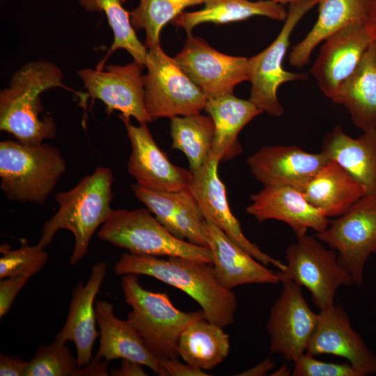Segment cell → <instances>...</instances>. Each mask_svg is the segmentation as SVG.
Here are the masks:
<instances>
[{"label": "cell", "mask_w": 376, "mask_h": 376, "mask_svg": "<svg viewBox=\"0 0 376 376\" xmlns=\"http://www.w3.org/2000/svg\"><path fill=\"white\" fill-rule=\"evenodd\" d=\"M172 148L187 157L191 171L200 168L211 155L214 125L210 116L201 113L171 118Z\"/></svg>", "instance_id": "f546056e"}, {"label": "cell", "mask_w": 376, "mask_h": 376, "mask_svg": "<svg viewBox=\"0 0 376 376\" xmlns=\"http://www.w3.org/2000/svg\"><path fill=\"white\" fill-rule=\"evenodd\" d=\"M274 363L267 358L260 363H258L256 366L240 373L236 375L238 376H263L267 375V373L274 368Z\"/></svg>", "instance_id": "7bdbcfd3"}, {"label": "cell", "mask_w": 376, "mask_h": 376, "mask_svg": "<svg viewBox=\"0 0 376 376\" xmlns=\"http://www.w3.org/2000/svg\"><path fill=\"white\" fill-rule=\"evenodd\" d=\"M367 24L370 29L373 41L376 44V0L373 1Z\"/></svg>", "instance_id": "ee69618b"}, {"label": "cell", "mask_w": 376, "mask_h": 376, "mask_svg": "<svg viewBox=\"0 0 376 376\" xmlns=\"http://www.w3.org/2000/svg\"><path fill=\"white\" fill-rule=\"evenodd\" d=\"M132 152L129 173L139 185L156 191H177L189 189L192 172L173 164L154 140L146 123L134 126L122 114Z\"/></svg>", "instance_id": "9a60e30c"}, {"label": "cell", "mask_w": 376, "mask_h": 376, "mask_svg": "<svg viewBox=\"0 0 376 376\" xmlns=\"http://www.w3.org/2000/svg\"><path fill=\"white\" fill-rule=\"evenodd\" d=\"M107 263H97L91 267L87 282L79 283L74 288L65 322L55 339L72 341L77 349L78 367L92 359V350L100 332L96 330L94 301L104 280Z\"/></svg>", "instance_id": "44dd1931"}, {"label": "cell", "mask_w": 376, "mask_h": 376, "mask_svg": "<svg viewBox=\"0 0 376 376\" xmlns=\"http://www.w3.org/2000/svg\"><path fill=\"white\" fill-rule=\"evenodd\" d=\"M113 182L111 170L99 166L70 190L57 193L58 211L45 223L38 244L45 249L58 230L67 229L75 237L69 263L75 265L81 260L87 254L93 235L112 211Z\"/></svg>", "instance_id": "3957f363"}, {"label": "cell", "mask_w": 376, "mask_h": 376, "mask_svg": "<svg viewBox=\"0 0 376 376\" xmlns=\"http://www.w3.org/2000/svg\"><path fill=\"white\" fill-rule=\"evenodd\" d=\"M109 361L105 360L100 361L93 359L89 363L79 368L78 376H108L107 371Z\"/></svg>", "instance_id": "b9f144b4"}, {"label": "cell", "mask_w": 376, "mask_h": 376, "mask_svg": "<svg viewBox=\"0 0 376 376\" xmlns=\"http://www.w3.org/2000/svg\"><path fill=\"white\" fill-rule=\"evenodd\" d=\"M175 61L207 99L233 94L235 87L249 79V58L222 54L192 33Z\"/></svg>", "instance_id": "8fae6325"}, {"label": "cell", "mask_w": 376, "mask_h": 376, "mask_svg": "<svg viewBox=\"0 0 376 376\" xmlns=\"http://www.w3.org/2000/svg\"><path fill=\"white\" fill-rule=\"evenodd\" d=\"M65 170L60 150L52 146L0 142V187L10 201L43 205Z\"/></svg>", "instance_id": "5b68a950"}, {"label": "cell", "mask_w": 376, "mask_h": 376, "mask_svg": "<svg viewBox=\"0 0 376 376\" xmlns=\"http://www.w3.org/2000/svg\"><path fill=\"white\" fill-rule=\"evenodd\" d=\"M126 1H127V0H120V1H121L122 3H124V2H125Z\"/></svg>", "instance_id": "7dc6e473"}, {"label": "cell", "mask_w": 376, "mask_h": 376, "mask_svg": "<svg viewBox=\"0 0 376 376\" xmlns=\"http://www.w3.org/2000/svg\"><path fill=\"white\" fill-rule=\"evenodd\" d=\"M62 79L60 68L46 60L30 61L16 70L8 86L0 92V130L26 146L54 139L56 127L53 117L40 118L44 111L40 95L52 88L72 91Z\"/></svg>", "instance_id": "7a4b0ae2"}, {"label": "cell", "mask_w": 376, "mask_h": 376, "mask_svg": "<svg viewBox=\"0 0 376 376\" xmlns=\"http://www.w3.org/2000/svg\"><path fill=\"white\" fill-rule=\"evenodd\" d=\"M204 221L196 200L189 189H187L174 215L178 237L187 239L196 245L207 246L203 232Z\"/></svg>", "instance_id": "d590c367"}, {"label": "cell", "mask_w": 376, "mask_h": 376, "mask_svg": "<svg viewBox=\"0 0 376 376\" xmlns=\"http://www.w3.org/2000/svg\"><path fill=\"white\" fill-rule=\"evenodd\" d=\"M224 328L205 318L189 324L178 344L179 356L188 364L211 370L222 363L230 351V336Z\"/></svg>", "instance_id": "f1b7e54d"}, {"label": "cell", "mask_w": 376, "mask_h": 376, "mask_svg": "<svg viewBox=\"0 0 376 376\" xmlns=\"http://www.w3.org/2000/svg\"><path fill=\"white\" fill-rule=\"evenodd\" d=\"M294 376H360L350 364H339L318 360L307 352L295 361Z\"/></svg>", "instance_id": "8d00e7d4"}, {"label": "cell", "mask_w": 376, "mask_h": 376, "mask_svg": "<svg viewBox=\"0 0 376 376\" xmlns=\"http://www.w3.org/2000/svg\"><path fill=\"white\" fill-rule=\"evenodd\" d=\"M305 198L327 217L345 214L366 190L340 165L329 160L301 191Z\"/></svg>", "instance_id": "4316f807"}, {"label": "cell", "mask_w": 376, "mask_h": 376, "mask_svg": "<svg viewBox=\"0 0 376 376\" xmlns=\"http://www.w3.org/2000/svg\"><path fill=\"white\" fill-rule=\"evenodd\" d=\"M251 1H255V0H251ZM256 1H260V0H256ZM271 1H274V3L283 5L286 3L292 4V3L300 2L304 0H271Z\"/></svg>", "instance_id": "bcb514c9"}, {"label": "cell", "mask_w": 376, "mask_h": 376, "mask_svg": "<svg viewBox=\"0 0 376 376\" xmlns=\"http://www.w3.org/2000/svg\"><path fill=\"white\" fill-rule=\"evenodd\" d=\"M100 240L141 256L182 257L212 264L207 246L180 239L145 208L112 210L97 233Z\"/></svg>", "instance_id": "8992f818"}, {"label": "cell", "mask_w": 376, "mask_h": 376, "mask_svg": "<svg viewBox=\"0 0 376 376\" xmlns=\"http://www.w3.org/2000/svg\"><path fill=\"white\" fill-rule=\"evenodd\" d=\"M373 42L367 22L350 25L324 40L311 73L327 97L332 98Z\"/></svg>", "instance_id": "2e32d148"}, {"label": "cell", "mask_w": 376, "mask_h": 376, "mask_svg": "<svg viewBox=\"0 0 376 376\" xmlns=\"http://www.w3.org/2000/svg\"><path fill=\"white\" fill-rule=\"evenodd\" d=\"M329 160L323 151L312 153L297 146H267L249 156L247 163L264 187H289L302 191Z\"/></svg>", "instance_id": "e0dca14e"}, {"label": "cell", "mask_w": 376, "mask_h": 376, "mask_svg": "<svg viewBox=\"0 0 376 376\" xmlns=\"http://www.w3.org/2000/svg\"><path fill=\"white\" fill-rule=\"evenodd\" d=\"M134 195L143 203L156 219L173 235L178 237L174 215L187 189L177 191H156L133 184Z\"/></svg>", "instance_id": "e575fe53"}, {"label": "cell", "mask_w": 376, "mask_h": 376, "mask_svg": "<svg viewBox=\"0 0 376 376\" xmlns=\"http://www.w3.org/2000/svg\"><path fill=\"white\" fill-rule=\"evenodd\" d=\"M251 203L246 211L258 223L269 219L288 224L297 237L306 234L309 228L316 232L325 230L329 218L312 205L302 192L289 187H264L251 195Z\"/></svg>", "instance_id": "ffe728a7"}, {"label": "cell", "mask_w": 376, "mask_h": 376, "mask_svg": "<svg viewBox=\"0 0 376 376\" xmlns=\"http://www.w3.org/2000/svg\"><path fill=\"white\" fill-rule=\"evenodd\" d=\"M166 376H209L203 370L180 362L178 359H157Z\"/></svg>", "instance_id": "f35d334b"}, {"label": "cell", "mask_w": 376, "mask_h": 376, "mask_svg": "<svg viewBox=\"0 0 376 376\" xmlns=\"http://www.w3.org/2000/svg\"><path fill=\"white\" fill-rule=\"evenodd\" d=\"M29 362L19 357L0 354L1 376H24Z\"/></svg>", "instance_id": "ab89813d"}, {"label": "cell", "mask_w": 376, "mask_h": 376, "mask_svg": "<svg viewBox=\"0 0 376 376\" xmlns=\"http://www.w3.org/2000/svg\"><path fill=\"white\" fill-rule=\"evenodd\" d=\"M121 286L125 301L132 308L127 321L147 349L156 359H178L179 338L189 324L205 318L202 310L178 309L166 292L143 288L136 274L123 275Z\"/></svg>", "instance_id": "277c9868"}, {"label": "cell", "mask_w": 376, "mask_h": 376, "mask_svg": "<svg viewBox=\"0 0 376 376\" xmlns=\"http://www.w3.org/2000/svg\"><path fill=\"white\" fill-rule=\"evenodd\" d=\"M0 279L15 276L31 278L39 272L48 260V254L39 244L30 246L23 240L21 246L12 250L9 244L1 245Z\"/></svg>", "instance_id": "836d02e7"}, {"label": "cell", "mask_w": 376, "mask_h": 376, "mask_svg": "<svg viewBox=\"0 0 376 376\" xmlns=\"http://www.w3.org/2000/svg\"><path fill=\"white\" fill-rule=\"evenodd\" d=\"M77 1L88 11L104 13L113 34L111 48L104 58L97 65V69H103L107 57L118 49L126 50L134 61L145 66L148 49L138 39L131 24L130 13L123 7L120 0Z\"/></svg>", "instance_id": "4dcf8cb0"}, {"label": "cell", "mask_w": 376, "mask_h": 376, "mask_svg": "<svg viewBox=\"0 0 376 376\" xmlns=\"http://www.w3.org/2000/svg\"><path fill=\"white\" fill-rule=\"evenodd\" d=\"M144 75L145 105L152 118L185 116L205 110L207 98L174 58L157 46L148 49Z\"/></svg>", "instance_id": "ba28073f"}, {"label": "cell", "mask_w": 376, "mask_h": 376, "mask_svg": "<svg viewBox=\"0 0 376 376\" xmlns=\"http://www.w3.org/2000/svg\"><path fill=\"white\" fill-rule=\"evenodd\" d=\"M203 232L211 252L214 276L224 288L232 290L246 284L280 283L276 272L266 267L215 225L205 220Z\"/></svg>", "instance_id": "d6986e66"}, {"label": "cell", "mask_w": 376, "mask_h": 376, "mask_svg": "<svg viewBox=\"0 0 376 376\" xmlns=\"http://www.w3.org/2000/svg\"><path fill=\"white\" fill-rule=\"evenodd\" d=\"M306 352L313 356L328 354L345 358L360 376L376 374V355L353 329L340 305L320 311L317 327Z\"/></svg>", "instance_id": "ac0fdd59"}, {"label": "cell", "mask_w": 376, "mask_h": 376, "mask_svg": "<svg viewBox=\"0 0 376 376\" xmlns=\"http://www.w3.org/2000/svg\"><path fill=\"white\" fill-rule=\"evenodd\" d=\"M319 0H304L290 4L283 26L272 43L249 58V79L251 88L249 100L262 112L280 116L284 109L278 100L279 86L286 82L304 80L305 73L285 70L283 61L290 45V36L298 22Z\"/></svg>", "instance_id": "9c48e42d"}, {"label": "cell", "mask_w": 376, "mask_h": 376, "mask_svg": "<svg viewBox=\"0 0 376 376\" xmlns=\"http://www.w3.org/2000/svg\"><path fill=\"white\" fill-rule=\"evenodd\" d=\"M95 319L100 329V347L94 359L109 362L126 359L148 367L159 376H166L157 359L144 345L137 331L126 320L118 318L111 304L106 300L95 303Z\"/></svg>", "instance_id": "7402d4cb"}, {"label": "cell", "mask_w": 376, "mask_h": 376, "mask_svg": "<svg viewBox=\"0 0 376 376\" xmlns=\"http://www.w3.org/2000/svg\"><path fill=\"white\" fill-rule=\"evenodd\" d=\"M79 369L77 359L65 343L55 339L37 348L24 376H78Z\"/></svg>", "instance_id": "d6a6232c"}, {"label": "cell", "mask_w": 376, "mask_h": 376, "mask_svg": "<svg viewBox=\"0 0 376 376\" xmlns=\"http://www.w3.org/2000/svg\"><path fill=\"white\" fill-rule=\"evenodd\" d=\"M219 160L212 154L198 169L191 171L189 190L196 200L204 219L222 230L236 244L265 265H272L285 271L286 264L263 252L244 234L238 219L232 213L226 187L217 169Z\"/></svg>", "instance_id": "5bb4252c"}, {"label": "cell", "mask_w": 376, "mask_h": 376, "mask_svg": "<svg viewBox=\"0 0 376 376\" xmlns=\"http://www.w3.org/2000/svg\"><path fill=\"white\" fill-rule=\"evenodd\" d=\"M315 236L337 252L338 263L361 286L365 264L376 253V195H364Z\"/></svg>", "instance_id": "30bf717a"}, {"label": "cell", "mask_w": 376, "mask_h": 376, "mask_svg": "<svg viewBox=\"0 0 376 376\" xmlns=\"http://www.w3.org/2000/svg\"><path fill=\"white\" fill-rule=\"evenodd\" d=\"M24 276H10L0 282V318L10 310L17 294L27 282Z\"/></svg>", "instance_id": "74e56055"}, {"label": "cell", "mask_w": 376, "mask_h": 376, "mask_svg": "<svg viewBox=\"0 0 376 376\" xmlns=\"http://www.w3.org/2000/svg\"><path fill=\"white\" fill-rule=\"evenodd\" d=\"M204 0H140L130 13V22L134 30L144 29L147 49L160 46L162 29L180 15L187 7L201 5Z\"/></svg>", "instance_id": "1f68e13d"}, {"label": "cell", "mask_w": 376, "mask_h": 376, "mask_svg": "<svg viewBox=\"0 0 376 376\" xmlns=\"http://www.w3.org/2000/svg\"><path fill=\"white\" fill-rule=\"evenodd\" d=\"M142 364L130 359H123L118 368L111 369L113 376H147Z\"/></svg>", "instance_id": "60d3db41"}, {"label": "cell", "mask_w": 376, "mask_h": 376, "mask_svg": "<svg viewBox=\"0 0 376 376\" xmlns=\"http://www.w3.org/2000/svg\"><path fill=\"white\" fill-rule=\"evenodd\" d=\"M290 370L288 369L287 366L285 364L276 370L272 375L276 376H287L290 375Z\"/></svg>", "instance_id": "f6af8a7d"}, {"label": "cell", "mask_w": 376, "mask_h": 376, "mask_svg": "<svg viewBox=\"0 0 376 376\" xmlns=\"http://www.w3.org/2000/svg\"><path fill=\"white\" fill-rule=\"evenodd\" d=\"M104 67L77 71L89 95L102 101L109 113L119 111L126 118L134 117L139 124L152 122L145 105L143 66L134 61L124 65Z\"/></svg>", "instance_id": "4fadbf2b"}, {"label": "cell", "mask_w": 376, "mask_h": 376, "mask_svg": "<svg viewBox=\"0 0 376 376\" xmlns=\"http://www.w3.org/2000/svg\"><path fill=\"white\" fill-rule=\"evenodd\" d=\"M344 106L354 125L376 129V44L373 41L354 71L331 99Z\"/></svg>", "instance_id": "d4e9b609"}, {"label": "cell", "mask_w": 376, "mask_h": 376, "mask_svg": "<svg viewBox=\"0 0 376 376\" xmlns=\"http://www.w3.org/2000/svg\"><path fill=\"white\" fill-rule=\"evenodd\" d=\"M297 237L287 249L285 270L276 272L280 283L292 281L310 292L320 311L330 308L334 305L338 288L354 285V279L338 263L335 250L327 249L307 234Z\"/></svg>", "instance_id": "52a82bcc"}, {"label": "cell", "mask_w": 376, "mask_h": 376, "mask_svg": "<svg viewBox=\"0 0 376 376\" xmlns=\"http://www.w3.org/2000/svg\"><path fill=\"white\" fill-rule=\"evenodd\" d=\"M282 290L272 305L267 324L270 350L294 362L306 352L317 327L318 313L305 300L301 287L283 280Z\"/></svg>", "instance_id": "7c38bea8"}, {"label": "cell", "mask_w": 376, "mask_h": 376, "mask_svg": "<svg viewBox=\"0 0 376 376\" xmlns=\"http://www.w3.org/2000/svg\"><path fill=\"white\" fill-rule=\"evenodd\" d=\"M116 275L152 276L185 292L201 308L207 321L223 328L232 324L237 299L231 290L217 281L210 264L182 257H160L124 253L113 266Z\"/></svg>", "instance_id": "6da1fadb"}, {"label": "cell", "mask_w": 376, "mask_h": 376, "mask_svg": "<svg viewBox=\"0 0 376 376\" xmlns=\"http://www.w3.org/2000/svg\"><path fill=\"white\" fill-rule=\"evenodd\" d=\"M322 151L363 186L366 194L376 195V129L353 138L337 125L324 137Z\"/></svg>", "instance_id": "603a6c76"}, {"label": "cell", "mask_w": 376, "mask_h": 376, "mask_svg": "<svg viewBox=\"0 0 376 376\" xmlns=\"http://www.w3.org/2000/svg\"><path fill=\"white\" fill-rule=\"evenodd\" d=\"M203 3V8L182 12L171 23L189 34L195 26L205 22L222 24L245 20L253 16L285 21L288 16V11L283 5L271 0H204Z\"/></svg>", "instance_id": "83f0119b"}, {"label": "cell", "mask_w": 376, "mask_h": 376, "mask_svg": "<svg viewBox=\"0 0 376 376\" xmlns=\"http://www.w3.org/2000/svg\"><path fill=\"white\" fill-rule=\"evenodd\" d=\"M373 0H319L318 17L306 36L289 54L290 65L301 68L321 42L341 29L359 23H366Z\"/></svg>", "instance_id": "cb8c5ba5"}, {"label": "cell", "mask_w": 376, "mask_h": 376, "mask_svg": "<svg viewBox=\"0 0 376 376\" xmlns=\"http://www.w3.org/2000/svg\"><path fill=\"white\" fill-rule=\"evenodd\" d=\"M205 110L214 125L211 154L219 162L230 160L242 152L237 136L248 123L262 113L249 100L238 98L233 93L207 99Z\"/></svg>", "instance_id": "484cf974"}]
</instances>
